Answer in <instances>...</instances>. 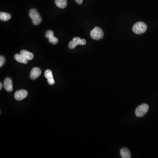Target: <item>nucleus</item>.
Masks as SVG:
<instances>
[{"label": "nucleus", "instance_id": "f257e3e1", "mask_svg": "<svg viewBox=\"0 0 158 158\" xmlns=\"http://www.w3.org/2000/svg\"><path fill=\"white\" fill-rule=\"evenodd\" d=\"M29 16L31 19L33 24L37 26L40 24L42 21V18L35 9H32L29 12Z\"/></svg>", "mask_w": 158, "mask_h": 158}, {"label": "nucleus", "instance_id": "f03ea898", "mask_svg": "<svg viewBox=\"0 0 158 158\" xmlns=\"http://www.w3.org/2000/svg\"><path fill=\"white\" fill-rule=\"evenodd\" d=\"M147 30V26L143 22H138L133 26V31L137 34H140L145 33Z\"/></svg>", "mask_w": 158, "mask_h": 158}, {"label": "nucleus", "instance_id": "7ed1b4c3", "mask_svg": "<svg viewBox=\"0 0 158 158\" xmlns=\"http://www.w3.org/2000/svg\"><path fill=\"white\" fill-rule=\"evenodd\" d=\"M90 36L95 40H99L104 36L103 32L100 27H96L90 32Z\"/></svg>", "mask_w": 158, "mask_h": 158}, {"label": "nucleus", "instance_id": "20e7f679", "mask_svg": "<svg viewBox=\"0 0 158 158\" xmlns=\"http://www.w3.org/2000/svg\"><path fill=\"white\" fill-rule=\"evenodd\" d=\"M149 109V106L146 104H143L139 106L135 110V114L138 117L144 116Z\"/></svg>", "mask_w": 158, "mask_h": 158}, {"label": "nucleus", "instance_id": "39448f33", "mask_svg": "<svg viewBox=\"0 0 158 158\" xmlns=\"http://www.w3.org/2000/svg\"><path fill=\"white\" fill-rule=\"evenodd\" d=\"M86 44V41L85 39H81L80 37H76L73 38V41H70L69 44V47L70 49H73L76 47L78 45H84Z\"/></svg>", "mask_w": 158, "mask_h": 158}, {"label": "nucleus", "instance_id": "423d86ee", "mask_svg": "<svg viewBox=\"0 0 158 158\" xmlns=\"http://www.w3.org/2000/svg\"><path fill=\"white\" fill-rule=\"evenodd\" d=\"M28 95V92L25 90H20L16 92L15 98L16 100L21 101L25 99Z\"/></svg>", "mask_w": 158, "mask_h": 158}, {"label": "nucleus", "instance_id": "0eeeda50", "mask_svg": "<svg viewBox=\"0 0 158 158\" xmlns=\"http://www.w3.org/2000/svg\"><path fill=\"white\" fill-rule=\"evenodd\" d=\"M45 36L49 39V41L52 44L55 45L58 43V39L54 36V33L52 30H49L47 31Z\"/></svg>", "mask_w": 158, "mask_h": 158}, {"label": "nucleus", "instance_id": "6e6552de", "mask_svg": "<svg viewBox=\"0 0 158 158\" xmlns=\"http://www.w3.org/2000/svg\"><path fill=\"white\" fill-rule=\"evenodd\" d=\"M4 88L7 92H11L13 90V85L11 79L7 77L4 80Z\"/></svg>", "mask_w": 158, "mask_h": 158}, {"label": "nucleus", "instance_id": "1a4fd4ad", "mask_svg": "<svg viewBox=\"0 0 158 158\" xmlns=\"http://www.w3.org/2000/svg\"><path fill=\"white\" fill-rule=\"evenodd\" d=\"M41 74V69L38 67H34L32 70L31 71L30 77L33 80H34L38 78Z\"/></svg>", "mask_w": 158, "mask_h": 158}, {"label": "nucleus", "instance_id": "9d476101", "mask_svg": "<svg viewBox=\"0 0 158 158\" xmlns=\"http://www.w3.org/2000/svg\"><path fill=\"white\" fill-rule=\"evenodd\" d=\"M45 76L47 79V82L50 85H52L55 84V80L53 77V74L51 70H47L45 73Z\"/></svg>", "mask_w": 158, "mask_h": 158}, {"label": "nucleus", "instance_id": "9b49d317", "mask_svg": "<svg viewBox=\"0 0 158 158\" xmlns=\"http://www.w3.org/2000/svg\"><path fill=\"white\" fill-rule=\"evenodd\" d=\"M20 54L27 61L31 60L34 58V55L33 53L25 50H22Z\"/></svg>", "mask_w": 158, "mask_h": 158}, {"label": "nucleus", "instance_id": "f8f14e48", "mask_svg": "<svg viewBox=\"0 0 158 158\" xmlns=\"http://www.w3.org/2000/svg\"><path fill=\"white\" fill-rule=\"evenodd\" d=\"M120 154L122 158H130L131 157V153L129 149L126 148L121 149Z\"/></svg>", "mask_w": 158, "mask_h": 158}, {"label": "nucleus", "instance_id": "ddd939ff", "mask_svg": "<svg viewBox=\"0 0 158 158\" xmlns=\"http://www.w3.org/2000/svg\"><path fill=\"white\" fill-rule=\"evenodd\" d=\"M56 6L60 9H64L67 6V0H55Z\"/></svg>", "mask_w": 158, "mask_h": 158}, {"label": "nucleus", "instance_id": "4468645a", "mask_svg": "<svg viewBox=\"0 0 158 158\" xmlns=\"http://www.w3.org/2000/svg\"><path fill=\"white\" fill-rule=\"evenodd\" d=\"M14 58L16 61H17L18 62L20 63H23L25 64H26L28 63L27 60L26 59L20 54H16Z\"/></svg>", "mask_w": 158, "mask_h": 158}, {"label": "nucleus", "instance_id": "2eb2a0df", "mask_svg": "<svg viewBox=\"0 0 158 158\" xmlns=\"http://www.w3.org/2000/svg\"><path fill=\"white\" fill-rule=\"evenodd\" d=\"M11 16L9 13L1 12L0 13V20L3 21H7L10 20Z\"/></svg>", "mask_w": 158, "mask_h": 158}, {"label": "nucleus", "instance_id": "dca6fc26", "mask_svg": "<svg viewBox=\"0 0 158 158\" xmlns=\"http://www.w3.org/2000/svg\"><path fill=\"white\" fill-rule=\"evenodd\" d=\"M5 62V59L3 56H0V67H2Z\"/></svg>", "mask_w": 158, "mask_h": 158}, {"label": "nucleus", "instance_id": "f3484780", "mask_svg": "<svg viewBox=\"0 0 158 158\" xmlns=\"http://www.w3.org/2000/svg\"><path fill=\"white\" fill-rule=\"evenodd\" d=\"M75 1L79 5H81L83 3V0H75Z\"/></svg>", "mask_w": 158, "mask_h": 158}, {"label": "nucleus", "instance_id": "a211bd4d", "mask_svg": "<svg viewBox=\"0 0 158 158\" xmlns=\"http://www.w3.org/2000/svg\"><path fill=\"white\" fill-rule=\"evenodd\" d=\"M2 83H0V90H1V89H2Z\"/></svg>", "mask_w": 158, "mask_h": 158}]
</instances>
